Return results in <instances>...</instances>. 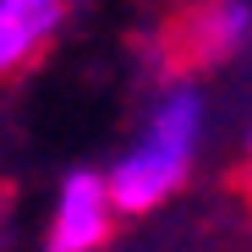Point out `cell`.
<instances>
[{"label": "cell", "mask_w": 252, "mask_h": 252, "mask_svg": "<svg viewBox=\"0 0 252 252\" xmlns=\"http://www.w3.org/2000/svg\"><path fill=\"white\" fill-rule=\"evenodd\" d=\"M203 126H208V99L192 77L164 82L159 99L143 115V132L115 154L104 170L115 214H148L164 197H176V187L192 176L197 148H203Z\"/></svg>", "instance_id": "1"}, {"label": "cell", "mask_w": 252, "mask_h": 252, "mask_svg": "<svg viewBox=\"0 0 252 252\" xmlns=\"http://www.w3.org/2000/svg\"><path fill=\"white\" fill-rule=\"evenodd\" d=\"M115 220L110 203V181L104 170H88V164H71L55 187V208H50V236L44 252H99Z\"/></svg>", "instance_id": "2"}, {"label": "cell", "mask_w": 252, "mask_h": 252, "mask_svg": "<svg viewBox=\"0 0 252 252\" xmlns=\"http://www.w3.org/2000/svg\"><path fill=\"white\" fill-rule=\"evenodd\" d=\"M66 22V0H0V77L22 71Z\"/></svg>", "instance_id": "3"}, {"label": "cell", "mask_w": 252, "mask_h": 252, "mask_svg": "<svg viewBox=\"0 0 252 252\" xmlns=\"http://www.w3.org/2000/svg\"><path fill=\"white\" fill-rule=\"evenodd\" d=\"M197 38L208 55H236L247 38H252V0H214L203 17H197Z\"/></svg>", "instance_id": "4"}, {"label": "cell", "mask_w": 252, "mask_h": 252, "mask_svg": "<svg viewBox=\"0 0 252 252\" xmlns=\"http://www.w3.org/2000/svg\"><path fill=\"white\" fill-rule=\"evenodd\" d=\"M0 252H6V225H0Z\"/></svg>", "instance_id": "5"}, {"label": "cell", "mask_w": 252, "mask_h": 252, "mask_svg": "<svg viewBox=\"0 0 252 252\" xmlns=\"http://www.w3.org/2000/svg\"><path fill=\"white\" fill-rule=\"evenodd\" d=\"M247 148H252V132H247Z\"/></svg>", "instance_id": "6"}]
</instances>
